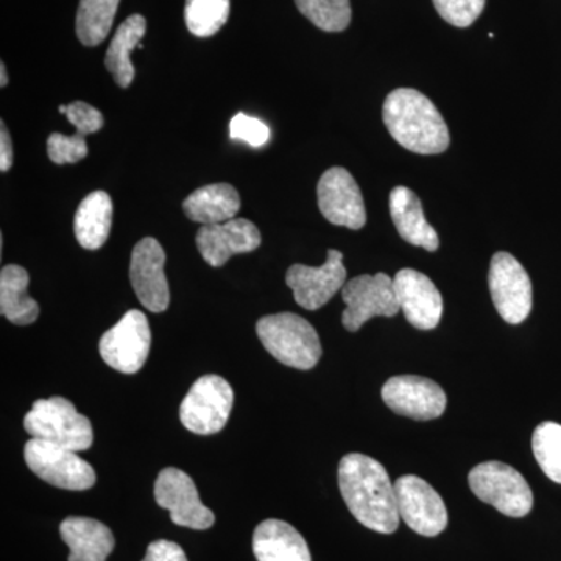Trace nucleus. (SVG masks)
Instances as JSON below:
<instances>
[{
  "mask_svg": "<svg viewBox=\"0 0 561 561\" xmlns=\"http://www.w3.org/2000/svg\"><path fill=\"white\" fill-rule=\"evenodd\" d=\"M339 489L351 515L378 534L390 535L400 527L394 485L386 468L364 454H348L339 463Z\"/></svg>",
  "mask_w": 561,
  "mask_h": 561,
  "instance_id": "obj_1",
  "label": "nucleus"
},
{
  "mask_svg": "<svg viewBox=\"0 0 561 561\" xmlns=\"http://www.w3.org/2000/svg\"><path fill=\"white\" fill-rule=\"evenodd\" d=\"M383 122L391 138L404 149L419 154H438L448 150L451 136L448 125L434 105L420 91L400 88L383 102Z\"/></svg>",
  "mask_w": 561,
  "mask_h": 561,
  "instance_id": "obj_2",
  "label": "nucleus"
},
{
  "mask_svg": "<svg viewBox=\"0 0 561 561\" xmlns=\"http://www.w3.org/2000/svg\"><path fill=\"white\" fill-rule=\"evenodd\" d=\"M257 337L264 348L287 367L312 370L319 364L321 343L316 328L291 312L262 317L256 323Z\"/></svg>",
  "mask_w": 561,
  "mask_h": 561,
  "instance_id": "obj_3",
  "label": "nucleus"
},
{
  "mask_svg": "<svg viewBox=\"0 0 561 561\" xmlns=\"http://www.w3.org/2000/svg\"><path fill=\"white\" fill-rule=\"evenodd\" d=\"M24 427L32 438L54 443L72 451H88L94 442L91 421L61 397L38 400L25 415Z\"/></svg>",
  "mask_w": 561,
  "mask_h": 561,
  "instance_id": "obj_4",
  "label": "nucleus"
},
{
  "mask_svg": "<svg viewBox=\"0 0 561 561\" xmlns=\"http://www.w3.org/2000/svg\"><path fill=\"white\" fill-rule=\"evenodd\" d=\"M470 489L502 515L524 518L534 507V493L522 472L502 461H485L468 474Z\"/></svg>",
  "mask_w": 561,
  "mask_h": 561,
  "instance_id": "obj_5",
  "label": "nucleus"
},
{
  "mask_svg": "<svg viewBox=\"0 0 561 561\" xmlns=\"http://www.w3.org/2000/svg\"><path fill=\"white\" fill-rule=\"evenodd\" d=\"M234 391L227 379L217 375L202 376L180 405V420L197 435L217 434L230 420Z\"/></svg>",
  "mask_w": 561,
  "mask_h": 561,
  "instance_id": "obj_6",
  "label": "nucleus"
},
{
  "mask_svg": "<svg viewBox=\"0 0 561 561\" xmlns=\"http://www.w3.org/2000/svg\"><path fill=\"white\" fill-rule=\"evenodd\" d=\"M24 459L39 479L57 489L84 491L98 481L94 468L87 460L54 443L31 438L24 448Z\"/></svg>",
  "mask_w": 561,
  "mask_h": 561,
  "instance_id": "obj_7",
  "label": "nucleus"
},
{
  "mask_svg": "<svg viewBox=\"0 0 561 561\" xmlns=\"http://www.w3.org/2000/svg\"><path fill=\"white\" fill-rule=\"evenodd\" d=\"M345 311L342 323L346 331L357 332L375 317H394L401 312L393 279L387 273L360 275L343 286Z\"/></svg>",
  "mask_w": 561,
  "mask_h": 561,
  "instance_id": "obj_8",
  "label": "nucleus"
},
{
  "mask_svg": "<svg viewBox=\"0 0 561 561\" xmlns=\"http://www.w3.org/2000/svg\"><path fill=\"white\" fill-rule=\"evenodd\" d=\"M491 300L502 319L511 324L523 323L531 311V280L522 262L500 251L491 257L489 272Z\"/></svg>",
  "mask_w": 561,
  "mask_h": 561,
  "instance_id": "obj_9",
  "label": "nucleus"
},
{
  "mask_svg": "<svg viewBox=\"0 0 561 561\" xmlns=\"http://www.w3.org/2000/svg\"><path fill=\"white\" fill-rule=\"evenodd\" d=\"M151 331L146 313L131 309L99 342L102 359L114 370L135 375L146 364Z\"/></svg>",
  "mask_w": 561,
  "mask_h": 561,
  "instance_id": "obj_10",
  "label": "nucleus"
},
{
  "mask_svg": "<svg viewBox=\"0 0 561 561\" xmlns=\"http://www.w3.org/2000/svg\"><path fill=\"white\" fill-rule=\"evenodd\" d=\"M402 522L423 537H437L448 526V511L437 490L419 476H402L394 482Z\"/></svg>",
  "mask_w": 561,
  "mask_h": 561,
  "instance_id": "obj_11",
  "label": "nucleus"
},
{
  "mask_svg": "<svg viewBox=\"0 0 561 561\" xmlns=\"http://www.w3.org/2000/svg\"><path fill=\"white\" fill-rule=\"evenodd\" d=\"M154 500L171 513L173 524L194 530L210 529L216 522L213 511L202 504L201 494L186 472L165 468L154 482Z\"/></svg>",
  "mask_w": 561,
  "mask_h": 561,
  "instance_id": "obj_12",
  "label": "nucleus"
},
{
  "mask_svg": "<svg viewBox=\"0 0 561 561\" xmlns=\"http://www.w3.org/2000/svg\"><path fill=\"white\" fill-rule=\"evenodd\" d=\"M382 400L397 415L416 421L438 419L446 411L445 390L423 376L402 375L383 383Z\"/></svg>",
  "mask_w": 561,
  "mask_h": 561,
  "instance_id": "obj_13",
  "label": "nucleus"
},
{
  "mask_svg": "<svg viewBox=\"0 0 561 561\" xmlns=\"http://www.w3.org/2000/svg\"><path fill=\"white\" fill-rule=\"evenodd\" d=\"M317 201L324 219L332 225L360 230L367 224L360 187L346 169L332 168L321 175Z\"/></svg>",
  "mask_w": 561,
  "mask_h": 561,
  "instance_id": "obj_14",
  "label": "nucleus"
},
{
  "mask_svg": "<svg viewBox=\"0 0 561 561\" xmlns=\"http://www.w3.org/2000/svg\"><path fill=\"white\" fill-rule=\"evenodd\" d=\"M165 253L153 238H144L131 253L133 290L147 311L161 313L171 305V290L164 272Z\"/></svg>",
  "mask_w": 561,
  "mask_h": 561,
  "instance_id": "obj_15",
  "label": "nucleus"
},
{
  "mask_svg": "<svg viewBox=\"0 0 561 561\" xmlns=\"http://www.w3.org/2000/svg\"><path fill=\"white\" fill-rule=\"evenodd\" d=\"M346 268L343 254L337 250H328V260L321 267L291 265L286 273V284L294 291L295 301L308 311L323 308L328 301L343 289Z\"/></svg>",
  "mask_w": 561,
  "mask_h": 561,
  "instance_id": "obj_16",
  "label": "nucleus"
},
{
  "mask_svg": "<svg viewBox=\"0 0 561 561\" xmlns=\"http://www.w3.org/2000/svg\"><path fill=\"white\" fill-rule=\"evenodd\" d=\"M394 291L405 320L421 331L434 330L443 316L440 290L424 273L402 268L394 275Z\"/></svg>",
  "mask_w": 561,
  "mask_h": 561,
  "instance_id": "obj_17",
  "label": "nucleus"
},
{
  "mask_svg": "<svg viewBox=\"0 0 561 561\" xmlns=\"http://www.w3.org/2000/svg\"><path fill=\"white\" fill-rule=\"evenodd\" d=\"M261 232L253 221L231 219L224 224L203 225L197 232V249L210 267H224L236 254L260 249Z\"/></svg>",
  "mask_w": 561,
  "mask_h": 561,
  "instance_id": "obj_18",
  "label": "nucleus"
},
{
  "mask_svg": "<svg viewBox=\"0 0 561 561\" xmlns=\"http://www.w3.org/2000/svg\"><path fill=\"white\" fill-rule=\"evenodd\" d=\"M390 216L394 227L405 242L427 251H437L440 247L437 231L424 217L419 195L404 186L390 192Z\"/></svg>",
  "mask_w": 561,
  "mask_h": 561,
  "instance_id": "obj_19",
  "label": "nucleus"
},
{
  "mask_svg": "<svg viewBox=\"0 0 561 561\" xmlns=\"http://www.w3.org/2000/svg\"><path fill=\"white\" fill-rule=\"evenodd\" d=\"M60 535L70 549L68 561H106L116 545L110 527L81 516L66 518Z\"/></svg>",
  "mask_w": 561,
  "mask_h": 561,
  "instance_id": "obj_20",
  "label": "nucleus"
},
{
  "mask_svg": "<svg viewBox=\"0 0 561 561\" xmlns=\"http://www.w3.org/2000/svg\"><path fill=\"white\" fill-rule=\"evenodd\" d=\"M253 552L257 561H312L300 531L280 519H267L256 527Z\"/></svg>",
  "mask_w": 561,
  "mask_h": 561,
  "instance_id": "obj_21",
  "label": "nucleus"
},
{
  "mask_svg": "<svg viewBox=\"0 0 561 561\" xmlns=\"http://www.w3.org/2000/svg\"><path fill=\"white\" fill-rule=\"evenodd\" d=\"M241 209V197L231 184H208L192 192L183 203V210L192 221L203 225L224 224L236 219Z\"/></svg>",
  "mask_w": 561,
  "mask_h": 561,
  "instance_id": "obj_22",
  "label": "nucleus"
},
{
  "mask_svg": "<svg viewBox=\"0 0 561 561\" xmlns=\"http://www.w3.org/2000/svg\"><path fill=\"white\" fill-rule=\"evenodd\" d=\"M31 276L24 267L5 265L0 272V312L7 320L20 327L35 323L39 305L27 294Z\"/></svg>",
  "mask_w": 561,
  "mask_h": 561,
  "instance_id": "obj_23",
  "label": "nucleus"
},
{
  "mask_svg": "<svg viewBox=\"0 0 561 561\" xmlns=\"http://www.w3.org/2000/svg\"><path fill=\"white\" fill-rule=\"evenodd\" d=\"M113 224V202L106 192L95 191L83 198L73 219L77 242L83 249L99 250L108 241Z\"/></svg>",
  "mask_w": 561,
  "mask_h": 561,
  "instance_id": "obj_24",
  "label": "nucleus"
},
{
  "mask_svg": "<svg viewBox=\"0 0 561 561\" xmlns=\"http://www.w3.org/2000/svg\"><path fill=\"white\" fill-rule=\"evenodd\" d=\"M146 31V18L140 16V14H133V16L122 22L116 35L110 43L105 66L121 88L130 87L133 80H135L131 54L139 46V41L144 38Z\"/></svg>",
  "mask_w": 561,
  "mask_h": 561,
  "instance_id": "obj_25",
  "label": "nucleus"
},
{
  "mask_svg": "<svg viewBox=\"0 0 561 561\" xmlns=\"http://www.w3.org/2000/svg\"><path fill=\"white\" fill-rule=\"evenodd\" d=\"M121 0H80L77 36L88 47L99 46L113 27Z\"/></svg>",
  "mask_w": 561,
  "mask_h": 561,
  "instance_id": "obj_26",
  "label": "nucleus"
},
{
  "mask_svg": "<svg viewBox=\"0 0 561 561\" xmlns=\"http://www.w3.org/2000/svg\"><path fill=\"white\" fill-rule=\"evenodd\" d=\"M231 0H186L184 21L198 38H209L227 24Z\"/></svg>",
  "mask_w": 561,
  "mask_h": 561,
  "instance_id": "obj_27",
  "label": "nucleus"
},
{
  "mask_svg": "<svg viewBox=\"0 0 561 561\" xmlns=\"http://www.w3.org/2000/svg\"><path fill=\"white\" fill-rule=\"evenodd\" d=\"M531 449L542 472L552 482L561 483V424L541 423L531 437Z\"/></svg>",
  "mask_w": 561,
  "mask_h": 561,
  "instance_id": "obj_28",
  "label": "nucleus"
},
{
  "mask_svg": "<svg viewBox=\"0 0 561 561\" xmlns=\"http://www.w3.org/2000/svg\"><path fill=\"white\" fill-rule=\"evenodd\" d=\"M302 16L323 32H343L351 22L350 0H295Z\"/></svg>",
  "mask_w": 561,
  "mask_h": 561,
  "instance_id": "obj_29",
  "label": "nucleus"
},
{
  "mask_svg": "<svg viewBox=\"0 0 561 561\" xmlns=\"http://www.w3.org/2000/svg\"><path fill=\"white\" fill-rule=\"evenodd\" d=\"M87 136L76 133L72 136L54 133L47 139V154L57 165L76 164L88 157Z\"/></svg>",
  "mask_w": 561,
  "mask_h": 561,
  "instance_id": "obj_30",
  "label": "nucleus"
},
{
  "mask_svg": "<svg viewBox=\"0 0 561 561\" xmlns=\"http://www.w3.org/2000/svg\"><path fill=\"white\" fill-rule=\"evenodd\" d=\"M432 2L443 20L459 28L470 27L485 9V0H432Z\"/></svg>",
  "mask_w": 561,
  "mask_h": 561,
  "instance_id": "obj_31",
  "label": "nucleus"
},
{
  "mask_svg": "<svg viewBox=\"0 0 561 561\" xmlns=\"http://www.w3.org/2000/svg\"><path fill=\"white\" fill-rule=\"evenodd\" d=\"M230 136L231 139L241 140L257 149L271 139V128L256 117L239 113L230 122Z\"/></svg>",
  "mask_w": 561,
  "mask_h": 561,
  "instance_id": "obj_32",
  "label": "nucleus"
},
{
  "mask_svg": "<svg viewBox=\"0 0 561 561\" xmlns=\"http://www.w3.org/2000/svg\"><path fill=\"white\" fill-rule=\"evenodd\" d=\"M65 116L76 127L77 133L83 136L101 131L103 125H105L101 111L88 105L87 102L77 101L70 103L68 108H66Z\"/></svg>",
  "mask_w": 561,
  "mask_h": 561,
  "instance_id": "obj_33",
  "label": "nucleus"
},
{
  "mask_svg": "<svg viewBox=\"0 0 561 561\" xmlns=\"http://www.w3.org/2000/svg\"><path fill=\"white\" fill-rule=\"evenodd\" d=\"M142 561H187V557L176 542L158 540L150 542Z\"/></svg>",
  "mask_w": 561,
  "mask_h": 561,
  "instance_id": "obj_34",
  "label": "nucleus"
},
{
  "mask_svg": "<svg viewBox=\"0 0 561 561\" xmlns=\"http://www.w3.org/2000/svg\"><path fill=\"white\" fill-rule=\"evenodd\" d=\"M13 165V142H11L10 133L7 125H0V171L9 172Z\"/></svg>",
  "mask_w": 561,
  "mask_h": 561,
  "instance_id": "obj_35",
  "label": "nucleus"
},
{
  "mask_svg": "<svg viewBox=\"0 0 561 561\" xmlns=\"http://www.w3.org/2000/svg\"><path fill=\"white\" fill-rule=\"evenodd\" d=\"M9 84V76H7L5 65H0V87L5 88Z\"/></svg>",
  "mask_w": 561,
  "mask_h": 561,
  "instance_id": "obj_36",
  "label": "nucleus"
}]
</instances>
